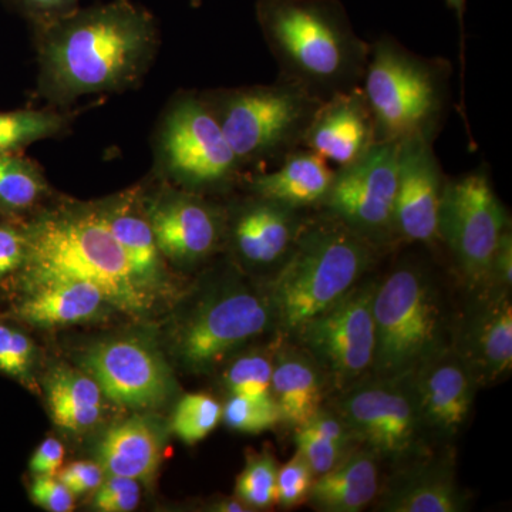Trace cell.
<instances>
[{
  "label": "cell",
  "mask_w": 512,
  "mask_h": 512,
  "mask_svg": "<svg viewBox=\"0 0 512 512\" xmlns=\"http://www.w3.org/2000/svg\"><path fill=\"white\" fill-rule=\"evenodd\" d=\"M192 8H200L202 0H190Z\"/></svg>",
  "instance_id": "47"
},
{
  "label": "cell",
  "mask_w": 512,
  "mask_h": 512,
  "mask_svg": "<svg viewBox=\"0 0 512 512\" xmlns=\"http://www.w3.org/2000/svg\"><path fill=\"white\" fill-rule=\"evenodd\" d=\"M158 165L175 184L198 192L242 183L245 170L201 93L178 94L157 136Z\"/></svg>",
  "instance_id": "9"
},
{
  "label": "cell",
  "mask_w": 512,
  "mask_h": 512,
  "mask_svg": "<svg viewBox=\"0 0 512 512\" xmlns=\"http://www.w3.org/2000/svg\"><path fill=\"white\" fill-rule=\"evenodd\" d=\"M33 503L50 512H69L74 508V495L55 476H36L30 488Z\"/></svg>",
  "instance_id": "41"
},
{
  "label": "cell",
  "mask_w": 512,
  "mask_h": 512,
  "mask_svg": "<svg viewBox=\"0 0 512 512\" xmlns=\"http://www.w3.org/2000/svg\"><path fill=\"white\" fill-rule=\"evenodd\" d=\"M417 403L431 440L451 441L466 427L478 386L456 350H441L413 373Z\"/></svg>",
  "instance_id": "19"
},
{
  "label": "cell",
  "mask_w": 512,
  "mask_h": 512,
  "mask_svg": "<svg viewBox=\"0 0 512 512\" xmlns=\"http://www.w3.org/2000/svg\"><path fill=\"white\" fill-rule=\"evenodd\" d=\"M13 315L40 328L76 325L93 319L107 303L103 293L87 282L63 281L33 286Z\"/></svg>",
  "instance_id": "26"
},
{
  "label": "cell",
  "mask_w": 512,
  "mask_h": 512,
  "mask_svg": "<svg viewBox=\"0 0 512 512\" xmlns=\"http://www.w3.org/2000/svg\"><path fill=\"white\" fill-rule=\"evenodd\" d=\"M69 116L55 109L0 111V153L20 150L62 134Z\"/></svg>",
  "instance_id": "31"
},
{
  "label": "cell",
  "mask_w": 512,
  "mask_h": 512,
  "mask_svg": "<svg viewBox=\"0 0 512 512\" xmlns=\"http://www.w3.org/2000/svg\"><path fill=\"white\" fill-rule=\"evenodd\" d=\"M375 357L372 375H412L451 345L453 319L429 262L403 255L377 279L373 298Z\"/></svg>",
  "instance_id": "5"
},
{
  "label": "cell",
  "mask_w": 512,
  "mask_h": 512,
  "mask_svg": "<svg viewBox=\"0 0 512 512\" xmlns=\"http://www.w3.org/2000/svg\"><path fill=\"white\" fill-rule=\"evenodd\" d=\"M359 446L399 467L429 454L430 436L417 403L412 375L369 376L332 396Z\"/></svg>",
  "instance_id": "10"
},
{
  "label": "cell",
  "mask_w": 512,
  "mask_h": 512,
  "mask_svg": "<svg viewBox=\"0 0 512 512\" xmlns=\"http://www.w3.org/2000/svg\"><path fill=\"white\" fill-rule=\"evenodd\" d=\"M510 225L487 168L447 177L440 205V244L453 258L468 291H483L490 286L495 248Z\"/></svg>",
  "instance_id": "12"
},
{
  "label": "cell",
  "mask_w": 512,
  "mask_h": 512,
  "mask_svg": "<svg viewBox=\"0 0 512 512\" xmlns=\"http://www.w3.org/2000/svg\"><path fill=\"white\" fill-rule=\"evenodd\" d=\"M375 144V120L360 86L322 101L302 147L339 168L355 163Z\"/></svg>",
  "instance_id": "20"
},
{
  "label": "cell",
  "mask_w": 512,
  "mask_h": 512,
  "mask_svg": "<svg viewBox=\"0 0 512 512\" xmlns=\"http://www.w3.org/2000/svg\"><path fill=\"white\" fill-rule=\"evenodd\" d=\"M386 254L342 222L313 211L288 261L268 282L278 335L299 326L352 291Z\"/></svg>",
  "instance_id": "4"
},
{
  "label": "cell",
  "mask_w": 512,
  "mask_h": 512,
  "mask_svg": "<svg viewBox=\"0 0 512 512\" xmlns=\"http://www.w3.org/2000/svg\"><path fill=\"white\" fill-rule=\"evenodd\" d=\"M448 8L456 13L458 26H460V62L461 70V82L464 84V70H466V32H464V16H466L467 0H446Z\"/></svg>",
  "instance_id": "45"
},
{
  "label": "cell",
  "mask_w": 512,
  "mask_h": 512,
  "mask_svg": "<svg viewBox=\"0 0 512 512\" xmlns=\"http://www.w3.org/2000/svg\"><path fill=\"white\" fill-rule=\"evenodd\" d=\"M315 480L312 468L301 454L295 456L279 467L276 477V505L291 510L298 505L306 504Z\"/></svg>",
  "instance_id": "37"
},
{
  "label": "cell",
  "mask_w": 512,
  "mask_h": 512,
  "mask_svg": "<svg viewBox=\"0 0 512 512\" xmlns=\"http://www.w3.org/2000/svg\"><path fill=\"white\" fill-rule=\"evenodd\" d=\"M272 365H274V350L272 352L252 350V352L242 353L228 366L222 379L229 396L274 403Z\"/></svg>",
  "instance_id": "32"
},
{
  "label": "cell",
  "mask_w": 512,
  "mask_h": 512,
  "mask_svg": "<svg viewBox=\"0 0 512 512\" xmlns=\"http://www.w3.org/2000/svg\"><path fill=\"white\" fill-rule=\"evenodd\" d=\"M468 495L457 483L450 457L417 458L397 467L375 500L382 512H463Z\"/></svg>",
  "instance_id": "21"
},
{
  "label": "cell",
  "mask_w": 512,
  "mask_h": 512,
  "mask_svg": "<svg viewBox=\"0 0 512 512\" xmlns=\"http://www.w3.org/2000/svg\"><path fill=\"white\" fill-rule=\"evenodd\" d=\"M35 32L39 92L57 107L136 86L160 45L156 18L133 0L79 8Z\"/></svg>",
  "instance_id": "1"
},
{
  "label": "cell",
  "mask_w": 512,
  "mask_h": 512,
  "mask_svg": "<svg viewBox=\"0 0 512 512\" xmlns=\"http://www.w3.org/2000/svg\"><path fill=\"white\" fill-rule=\"evenodd\" d=\"M46 386L50 414L60 429L82 433L99 421L103 393L87 373L57 367Z\"/></svg>",
  "instance_id": "28"
},
{
  "label": "cell",
  "mask_w": 512,
  "mask_h": 512,
  "mask_svg": "<svg viewBox=\"0 0 512 512\" xmlns=\"http://www.w3.org/2000/svg\"><path fill=\"white\" fill-rule=\"evenodd\" d=\"M453 66L444 57L417 55L396 37L370 43L363 76L376 143H402L410 138L439 137L451 106Z\"/></svg>",
  "instance_id": "6"
},
{
  "label": "cell",
  "mask_w": 512,
  "mask_h": 512,
  "mask_svg": "<svg viewBox=\"0 0 512 512\" xmlns=\"http://www.w3.org/2000/svg\"><path fill=\"white\" fill-rule=\"evenodd\" d=\"M255 16L278 80L320 100L362 86L370 43L340 0H256Z\"/></svg>",
  "instance_id": "2"
},
{
  "label": "cell",
  "mask_w": 512,
  "mask_h": 512,
  "mask_svg": "<svg viewBox=\"0 0 512 512\" xmlns=\"http://www.w3.org/2000/svg\"><path fill=\"white\" fill-rule=\"evenodd\" d=\"M293 431L296 453L305 458L315 477L338 466L359 447L349 424L329 403Z\"/></svg>",
  "instance_id": "29"
},
{
  "label": "cell",
  "mask_w": 512,
  "mask_h": 512,
  "mask_svg": "<svg viewBox=\"0 0 512 512\" xmlns=\"http://www.w3.org/2000/svg\"><path fill=\"white\" fill-rule=\"evenodd\" d=\"M16 12L25 16L33 28H40L80 8L82 0H6Z\"/></svg>",
  "instance_id": "40"
},
{
  "label": "cell",
  "mask_w": 512,
  "mask_h": 512,
  "mask_svg": "<svg viewBox=\"0 0 512 512\" xmlns=\"http://www.w3.org/2000/svg\"><path fill=\"white\" fill-rule=\"evenodd\" d=\"M242 168L275 167L296 148L323 100L296 84L278 82L201 93Z\"/></svg>",
  "instance_id": "7"
},
{
  "label": "cell",
  "mask_w": 512,
  "mask_h": 512,
  "mask_svg": "<svg viewBox=\"0 0 512 512\" xmlns=\"http://www.w3.org/2000/svg\"><path fill=\"white\" fill-rule=\"evenodd\" d=\"M399 143H376L355 163L336 168L318 211L342 222L370 244L392 252Z\"/></svg>",
  "instance_id": "13"
},
{
  "label": "cell",
  "mask_w": 512,
  "mask_h": 512,
  "mask_svg": "<svg viewBox=\"0 0 512 512\" xmlns=\"http://www.w3.org/2000/svg\"><path fill=\"white\" fill-rule=\"evenodd\" d=\"M222 420V406L210 394L192 393L178 402L173 414L174 433L185 444L204 440Z\"/></svg>",
  "instance_id": "33"
},
{
  "label": "cell",
  "mask_w": 512,
  "mask_h": 512,
  "mask_svg": "<svg viewBox=\"0 0 512 512\" xmlns=\"http://www.w3.org/2000/svg\"><path fill=\"white\" fill-rule=\"evenodd\" d=\"M35 359L32 339L15 326L0 322V373L29 384Z\"/></svg>",
  "instance_id": "35"
},
{
  "label": "cell",
  "mask_w": 512,
  "mask_h": 512,
  "mask_svg": "<svg viewBox=\"0 0 512 512\" xmlns=\"http://www.w3.org/2000/svg\"><path fill=\"white\" fill-rule=\"evenodd\" d=\"M117 244L123 249L137 281L151 296L168 284L165 258L157 247L153 228L144 211L141 192L131 190L96 204Z\"/></svg>",
  "instance_id": "22"
},
{
  "label": "cell",
  "mask_w": 512,
  "mask_h": 512,
  "mask_svg": "<svg viewBox=\"0 0 512 512\" xmlns=\"http://www.w3.org/2000/svg\"><path fill=\"white\" fill-rule=\"evenodd\" d=\"M28 254L20 269L26 288L87 282L127 315H144L154 296L140 285L123 249L101 221L96 204L47 212L25 225Z\"/></svg>",
  "instance_id": "3"
},
{
  "label": "cell",
  "mask_w": 512,
  "mask_h": 512,
  "mask_svg": "<svg viewBox=\"0 0 512 512\" xmlns=\"http://www.w3.org/2000/svg\"><path fill=\"white\" fill-rule=\"evenodd\" d=\"M335 170L319 154L299 147L288 154L275 170L254 173L242 178L251 194L281 202L299 210H319Z\"/></svg>",
  "instance_id": "24"
},
{
  "label": "cell",
  "mask_w": 512,
  "mask_h": 512,
  "mask_svg": "<svg viewBox=\"0 0 512 512\" xmlns=\"http://www.w3.org/2000/svg\"><path fill=\"white\" fill-rule=\"evenodd\" d=\"M447 175L429 138H410L399 143L394 231L397 244H440L439 215Z\"/></svg>",
  "instance_id": "17"
},
{
  "label": "cell",
  "mask_w": 512,
  "mask_h": 512,
  "mask_svg": "<svg viewBox=\"0 0 512 512\" xmlns=\"http://www.w3.org/2000/svg\"><path fill=\"white\" fill-rule=\"evenodd\" d=\"M222 420L229 429L247 434L264 433L281 424L275 403L241 396H229L222 406Z\"/></svg>",
  "instance_id": "36"
},
{
  "label": "cell",
  "mask_w": 512,
  "mask_h": 512,
  "mask_svg": "<svg viewBox=\"0 0 512 512\" xmlns=\"http://www.w3.org/2000/svg\"><path fill=\"white\" fill-rule=\"evenodd\" d=\"M28 254L25 227L0 224V281L22 269Z\"/></svg>",
  "instance_id": "39"
},
{
  "label": "cell",
  "mask_w": 512,
  "mask_h": 512,
  "mask_svg": "<svg viewBox=\"0 0 512 512\" xmlns=\"http://www.w3.org/2000/svg\"><path fill=\"white\" fill-rule=\"evenodd\" d=\"M471 293L463 315L453 320L451 348L483 387L500 382L512 370L511 289L488 286Z\"/></svg>",
  "instance_id": "18"
},
{
  "label": "cell",
  "mask_w": 512,
  "mask_h": 512,
  "mask_svg": "<svg viewBox=\"0 0 512 512\" xmlns=\"http://www.w3.org/2000/svg\"><path fill=\"white\" fill-rule=\"evenodd\" d=\"M490 286L512 289V231L511 225L498 239L490 266Z\"/></svg>",
  "instance_id": "43"
},
{
  "label": "cell",
  "mask_w": 512,
  "mask_h": 512,
  "mask_svg": "<svg viewBox=\"0 0 512 512\" xmlns=\"http://www.w3.org/2000/svg\"><path fill=\"white\" fill-rule=\"evenodd\" d=\"M64 458L63 444L56 439H47L36 448L30 458V471L35 476H56Z\"/></svg>",
  "instance_id": "44"
},
{
  "label": "cell",
  "mask_w": 512,
  "mask_h": 512,
  "mask_svg": "<svg viewBox=\"0 0 512 512\" xmlns=\"http://www.w3.org/2000/svg\"><path fill=\"white\" fill-rule=\"evenodd\" d=\"M211 510L221 512H244L251 511V508L242 503L241 500H222L220 503L212 505Z\"/></svg>",
  "instance_id": "46"
},
{
  "label": "cell",
  "mask_w": 512,
  "mask_h": 512,
  "mask_svg": "<svg viewBox=\"0 0 512 512\" xmlns=\"http://www.w3.org/2000/svg\"><path fill=\"white\" fill-rule=\"evenodd\" d=\"M39 165L20 153H0V211L23 214L49 194Z\"/></svg>",
  "instance_id": "30"
},
{
  "label": "cell",
  "mask_w": 512,
  "mask_h": 512,
  "mask_svg": "<svg viewBox=\"0 0 512 512\" xmlns=\"http://www.w3.org/2000/svg\"><path fill=\"white\" fill-rule=\"evenodd\" d=\"M376 288L377 279L367 276L326 311L306 320L288 338L311 356L332 396L372 375Z\"/></svg>",
  "instance_id": "11"
},
{
  "label": "cell",
  "mask_w": 512,
  "mask_h": 512,
  "mask_svg": "<svg viewBox=\"0 0 512 512\" xmlns=\"http://www.w3.org/2000/svg\"><path fill=\"white\" fill-rule=\"evenodd\" d=\"M312 214L249 192L225 210V242L239 264L268 275L269 282L288 261Z\"/></svg>",
  "instance_id": "14"
},
{
  "label": "cell",
  "mask_w": 512,
  "mask_h": 512,
  "mask_svg": "<svg viewBox=\"0 0 512 512\" xmlns=\"http://www.w3.org/2000/svg\"><path fill=\"white\" fill-rule=\"evenodd\" d=\"M278 463L268 451L249 458L237 480V497L251 510H268L276 505Z\"/></svg>",
  "instance_id": "34"
},
{
  "label": "cell",
  "mask_w": 512,
  "mask_h": 512,
  "mask_svg": "<svg viewBox=\"0 0 512 512\" xmlns=\"http://www.w3.org/2000/svg\"><path fill=\"white\" fill-rule=\"evenodd\" d=\"M140 495V485L134 478L110 476L97 488L94 507L104 512L133 511Z\"/></svg>",
  "instance_id": "38"
},
{
  "label": "cell",
  "mask_w": 512,
  "mask_h": 512,
  "mask_svg": "<svg viewBox=\"0 0 512 512\" xmlns=\"http://www.w3.org/2000/svg\"><path fill=\"white\" fill-rule=\"evenodd\" d=\"M82 362L101 393L128 409L160 406L174 389L167 363L143 339L103 340L84 353Z\"/></svg>",
  "instance_id": "15"
},
{
  "label": "cell",
  "mask_w": 512,
  "mask_h": 512,
  "mask_svg": "<svg viewBox=\"0 0 512 512\" xmlns=\"http://www.w3.org/2000/svg\"><path fill=\"white\" fill-rule=\"evenodd\" d=\"M328 386L319 367L305 350L278 335L272 365V400L281 424L298 429L323 406Z\"/></svg>",
  "instance_id": "23"
},
{
  "label": "cell",
  "mask_w": 512,
  "mask_h": 512,
  "mask_svg": "<svg viewBox=\"0 0 512 512\" xmlns=\"http://www.w3.org/2000/svg\"><path fill=\"white\" fill-rule=\"evenodd\" d=\"M100 466L110 476L148 480L161 460L158 434L144 419L121 421L103 434L99 443Z\"/></svg>",
  "instance_id": "27"
},
{
  "label": "cell",
  "mask_w": 512,
  "mask_h": 512,
  "mask_svg": "<svg viewBox=\"0 0 512 512\" xmlns=\"http://www.w3.org/2000/svg\"><path fill=\"white\" fill-rule=\"evenodd\" d=\"M379 457L359 446L342 463L313 480L306 504L320 512H360L380 491Z\"/></svg>",
  "instance_id": "25"
},
{
  "label": "cell",
  "mask_w": 512,
  "mask_h": 512,
  "mask_svg": "<svg viewBox=\"0 0 512 512\" xmlns=\"http://www.w3.org/2000/svg\"><path fill=\"white\" fill-rule=\"evenodd\" d=\"M104 470L99 464L89 463V461H79V463L70 464L69 467L60 471L59 480L62 481L70 493L82 495L89 491L97 490L103 483Z\"/></svg>",
  "instance_id": "42"
},
{
  "label": "cell",
  "mask_w": 512,
  "mask_h": 512,
  "mask_svg": "<svg viewBox=\"0 0 512 512\" xmlns=\"http://www.w3.org/2000/svg\"><path fill=\"white\" fill-rule=\"evenodd\" d=\"M271 332L278 335L268 286L262 291L232 275L207 286L180 323L175 350L188 369L208 372Z\"/></svg>",
  "instance_id": "8"
},
{
  "label": "cell",
  "mask_w": 512,
  "mask_h": 512,
  "mask_svg": "<svg viewBox=\"0 0 512 512\" xmlns=\"http://www.w3.org/2000/svg\"><path fill=\"white\" fill-rule=\"evenodd\" d=\"M141 200L165 261L201 264L224 245L225 210L198 192L167 188Z\"/></svg>",
  "instance_id": "16"
}]
</instances>
